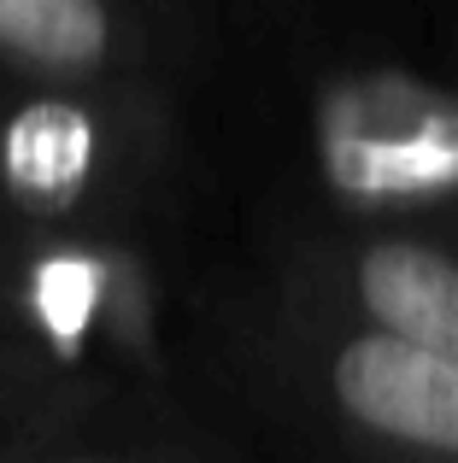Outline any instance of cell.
Here are the masks:
<instances>
[{
  "mask_svg": "<svg viewBox=\"0 0 458 463\" xmlns=\"http://www.w3.org/2000/svg\"><path fill=\"white\" fill-rule=\"evenodd\" d=\"M335 393L365 429L458 458V358L394 328L358 335L335 358Z\"/></svg>",
  "mask_w": 458,
  "mask_h": 463,
  "instance_id": "6da1fadb",
  "label": "cell"
},
{
  "mask_svg": "<svg viewBox=\"0 0 458 463\" xmlns=\"http://www.w3.org/2000/svg\"><path fill=\"white\" fill-rule=\"evenodd\" d=\"M0 42L42 65H94L106 53L100 0H0Z\"/></svg>",
  "mask_w": 458,
  "mask_h": 463,
  "instance_id": "277c9868",
  "label": "cell"
},
{
  "mask_svg": "<svg viewBox=\"0 0 458 463\" xmlns=\"http://www.w3.org/2000/svg\"><path fill=\"white\" fill-rule=\"evenodd\" d=\"M358 299L382 328L458 358V264L417 241H377L358 259Z\"/></svg>",
  "mask_w": 458,
  "mask_h": 463,
  "instance_id": "7a4b0ae2",
  "label": "cell"
},
{
  "mask_svg": "<svg viewBox=\"0 0 458 463\" xmlns=\"http://www.w3.org/2000/svg\"><path fill=\"white\" fill-rule=\"evenodd\" d=\"M89 153H94V129L65 100L30 106L6 129V176L30 194H71L89 170Z\"/></svg>",
  "mask_w": 458,
  "mask_h": 463,
  "instance_id": "3957f363",
  "label": "cell"
},
{
  "mask_svg": "<svg viewBox=\"0 0 458 463\" xmlns=\"http://www.w3.org/2000/svg\"><path fill=\"white\" fill-rule=\"evenodd\" d=\"M42 306L53 323L77 328L82 323V306H89V276L77 270V264H53V270L42 276Z\"/></svg>",
  "mask_w": 458,
  "mask_h": 463,
  "instance_id": "5b68a950",
  "label": "cell"
}]
</instances>
